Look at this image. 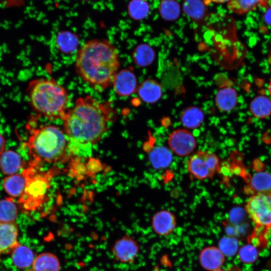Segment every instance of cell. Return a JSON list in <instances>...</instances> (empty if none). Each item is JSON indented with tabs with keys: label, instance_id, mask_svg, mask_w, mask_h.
Instances as JSON below:
<instances>
[{
	"label": "cell",
	"instance_id": "obj_7",
	"mask_svg": "<svg viewBox=\"0 0 271 271\" xmlns=\"http://www.w3.org/2000/svg\"><path fill=\"white\" fill-rule=\"evenodd\" d=\"M219 158L213 153L198 151L189 157L187 162V170L189 175L198 180L213 178L220 170Z\"/></svg>",
	"mask_w": 271,
	"mask_h": 271
},
{
	"label": "cell",
	"instance_id": "obj_39",
	"mask_svg": "<svg viewBox=\"0 0 271 271\" xmlns=\"http://www.w3.org/2000/svg\"><path fill=\"white\" fill-rule=\"evenodd\" d=\"M214 271H231V270H225V269L220 268V269H217V270H214Z\"/></svg>",
	"mask_w": 271,
	"mask_h": 271
},
{
	"label": "cell",
	"instance_id": "obj_12",
	"mask_svg": "<svg viewBox=\"0 0 271 271\" xmlns=\"http://www.w3.org/2000/svg\"><path fill=\"white\" fill-rule=\"evenodd\" d=\"M112 86L118 96H129L137 90L136 75L129 69L121 70L116 74Z\"/></svg>",
	"mask_w": 271,
	"mask_h": 271
},
{
	"label": "cell",
	"instance_id": "obj_16",
	"mask_svg": "<svg viewBox=\"0 0 271 271\" xmlns=\"http://www.w3.org/2000/svg\"><path fill=\"white\" fill-rule=\"evenodd\" d=\"M22 166L21 157L14 151L7 150L0 156V170L5 175L17 174Z\"/></svg>",
	"mask_w": 271,
	"mask_h": 271
},
{
	"label": "cell",
	"instance_id": "obj_18",
	"mask_svg": "<svg viewBox=\"0 0 271 271\" xmlns=\"http://www.w3.org/2000/svg\"><path fill=\"white\" fill-rule=\"evenodd\" d=\"M184 13L196 22H202L207 17L208 9L203 0H183Z\"/></svg>",
	"mask_w": 271,
	"mask_h": 271
},
{
	"label": "cell",
	"instance_id": "obj_4",
	"mask_svg": "<svg viewBox=\"0 0 271 271\" xmlns=\"http://www.w3.org/2000/svg\"><path fill=\"white\" fill-rule=\"evenodd\" d=\"M27 95L33 109L50 120H62L67 111V91L53 79L32 80L27 88Z\"/></svg>",
	"mask_w": 271,
	"mask_h": 271
},
{
	"label": "cell",
	"instance_id": "obj_21",
	"mask_svg": "<svg viewBox=\"0 0 271 271\" xmlns=\"http://www.w3.org/2000/svg\"><path fill=\"white\" fill-rule=\"evenodd\" d=\"M172 152L164 146H158L152 150L149 156L150 163L155 169L161 170L168 167L173 160Z\"/></svg>",
	"mask_w": 271,
	"mask_h": 271
},
{
	"label": "cell",
	"instance_id": "obj_25",
	"mask_svg": "<svg viewBox=\"0 0 271 271\" xmlns=\"http://www.w3.org/2000/svg\"><path fill=\"white\" fill-rule=\"evenodd\" d=\"M155 58L154 50L149 45L146 43L138 45L132 53L133 63L140 67L150 66L154 62Z\"/></svg>",
	"mask_w": 271,
	"mask_h": 271
},
{
	"label": "cell",
	"instance_id": "obj_5",
	"mask_svg": "<svg viewBox=\"0 0 271 271\" xmlns=\"http://www.w3.org/2000/svg\"><path fill=\"white\" fill-rule=\"evenodd\" d=\"M40 167L29 163L22 172L26 185L19 198V203L21 208L26 212L37 211L46 202L51 181L61 171L56 167L47 171H42Z\"/></svg>",
	"mask_w": 271,
	"mask_h": 271
},
{
	"label": "cell",
	"instance_id": "obj_2",
	"mask_svg": "<svg viewBox=\"0 0 271 271\" xmlns=\"http://www.w3.org/2000/svg\"><path fill=\"white\" fill-rule=\"evenodd\" d=\"M119 66L117 49L106 39H92L85 42L78 49L75 63L80 78L98 91L112 86Z\"/></svg>",
	"mask_w": 271,
	"mask_h": 271
},
{
	"label": "cell",
	"instance_id": "obj_32",
	"mask_svg": "<svg viewBox=\"0 0 271 271\" xmlns=\"http://www.w3.org/2000/svg\"><path fill=\"white\" fill-rule=\"evenodd\" d=\"M239 246L238 240L232 236H224L218 242V248L224 256L231 257L237 252Z\"/></svg>",
	"mask_w": 271,
	"mask_h": 271
},
{
	"label": "cell",
	"instance_id": "obj_36",
	"mask_svg": "<svg viewBox=\"0 0 271 271\" xmlns=\"http://www.w3.org/2000/svg\"><path fill=\"white\" fill-rule=\"evenodd\" d=\"M264 18L266 23L268 25H271V9L266 12Z\"/></svg>",
	"mask_w": 271,
	"mask_h": 271
},
{
	"label": "cell",
	"instance_id": "obj_26",
	"mask_svg": "<svg viewBox=\"0 0 271 271\" xmlns=\"http://www.w3.org/2000/svg\"><path fill=\"white\" fill-rule=\"evenodd\" d=\"M26 181L23 174H15L9 175L3 180V186L12 197H20L25 187Z\"/></svg>",
	"mask_w": 271,
	"mask_h": 271
},
{
	"label": "cell",
	"instance_id": "obj_34",
	"mask_svg": "<svg viewBox=\"0 0 271 271\" xmlns=\"http://www.w3.org/2000/svg\"><path fill=\"white\" fill-rule=\"evenodd\" d=\"M88 175L94 176L102 170V165L98 159L91 158L85 163Z\"/></svg>",
	"mask_w": 271,
	"mask_h": 271
},
{
	"label": "cell",
	"instance_id": "obj_11",
	"mask_svg": "<svg viewBox=\"0 0 271 271\" xmlns=\"http://www.w3.org/2000/svg\"><path fill=\"white\" fill-rule=\"evenodd\" d=\"M175 215L168 210H161L155 213L152 218L151 225L154 232L161 236L172 234L177 226Z\"/></svg>",
	"mask_w": 271,
	"mask_h": 271
},
{
	"label": "cell",
	"instance_id": "obj_31",
	"mask_svg": "<svg viewBox=\"0 0 271 271\" xmlns=\"http://www.w3.org/2000/svg\"><path fill=\"white\" fill-rule=\"evenodd\" d=\"M259 249L254 244L248 242L247 244L244 245L239 249V258L244 263H253L256 261L258 257Z\"/></svg>",
	"mask_w": 271,
	"mask_h": 271
},
{
	"label": "cell",
	"instance_id": "obj_8",
	"mask_svg": "<svg viewBox=\"0 0 271 271\" xmlns=\"http://www.w3.org/2000/svg\"><path fill=\"white\" fill-rule=\"evenodd\" d=\"M168 145L173 154L185 157L193 153L197 142L192 132L187 129L178 128L170 134Z\"/></svg>",
	"mask_w": 271,
	"mask_h": 271
},
{
	"label": "cell",
	"instance_id": "obj_3",
	"mask_svg": "<svg viewBox=\"0 0 271 271\" xmlns=\"http://www.w3.org/2000/svg\"><path fill=\"white\" fill-rule=\"evenodd\" d=\"M29 130L26 144L31 159L29 164L40 166L70 160L69 140L63 129L47 124Z\"/></svg>",
	"mask_w": 271,
	"mask_h": 271
},
{
	"label": "cell",
	"instance_id": "obj_14",
	"mask_svg": "<svg viewBox=\"0 0 271 271\" xmlns=\"http://www.w3.org/2000/svg\"><path fill=\"white\" fill-rule=\"evenodd\" d=\"M137 90L139 97L148 103L157 102L163 94L161 85L153 79H147L143 81Z\"/></svg>",
	"mask_w": 271,
	"mask_h": 271
},
{
	"label": "cell",
	"instance_id": "obj_37",
	"mask_svg": "<svg viewBox=\"0 0 271 271\" xmlns=\"http://www.w3.org/2000/svg\"><path fill=\"white\" fill-rule=\"evenodd\" d=\"M211 1L215 3L223 4L225 3H228L230 0H211Z\"/></svg>",
	"mask_w": 271,
	"mask_h": 271
},
{
	"label": "cell",
	"instance_id": "obj_27",
	"mask_svg": "<svg viewBox=\"0 0 271 271\" xmlns=\"http://www.w3.org/2000/svg\"><path fill=\"white\" fill-rule=\"evenodd\" d=\"M249 108L254 117L266 118L271 115V100L265 95H258L252 100Z\"/></svg>",
	"mask_w": 271,
	"mask_h": 271
},
{
	"label": "cell",
	"instance_id": "obj_20",
	"mask_svg": "<svg viewBox=\"0 0 271 271\" xmlns=\"http://www.w3.org/2000/svg\"><path fill=\"white\" fill-rule=\"evenodd\" d=\"M11 260L17 268L24 269L32 265L35 256L28 246L20 244L11 253Z\"/></svg>",
	"mask_w": 271,
	"mask_h": 271
},
{
	"label": "cell",
	"instance_id": "obj_28",
	"mask_svg": "<svg viewBox=\"0 0 271 271\" xmlns=\"http://www.w3.org/2000/svg\"><path fill=\"white\" fill-rule=\"evenodd\" d=\"M158 11L162 19L167 21H174L180 15L181 7L176 0H162Z\"/></svg>",
	"mask_w": 271,
	"mask_h": 271
},
{
	"label": "cell",
	"instance_id": "obj_6",
	"mask_svg": "<svg viewBox=\"0 0 271 271\" xmlns=\"http://www.w3.org/2000/svg\"><path fill=\"white\" fill-rule=\"evenodd\" d=\"M245 209L254 224L248 242L259 249L266 248L271 228V191L252 195L245 204Z\"/></svg>",
	"mask_w": 271,
	"mask_h": 271
},
{
	"label": "cell",
	"instance_id": "obj_40",
	"mask_svg": "<svg viewBox=\"0 0 271 271\" xmlns=\"http://www.w3.org/2000/svg\"><path fill=\"white\" fill-rule=\"evenodd\" d=\"M84 1H90V0H84Z\"/></svg>",
	"mask_w": 271,
	"mask_h": 271
},
{
	"label": "cell",
	"instance_id": "obj_9",
	"mask_svg": "<svg viewBox=\"0 0 271 271\" xmlns=\"http://www.w3.org/2000/svg\"><path fill=\"white\" fill-rule=\"evenodd\" d=\"M114 259L122 263H133L140 252L138 242L131 236L125 234L117 239L111 248Z\"/></svg>",
	"mask_w": 271,
	"mask_h": 271
},
{
	"label": "cell",
	"instance_id": "obj_38",
	"mask_svg": "<svg viewBox=\"0 0 271 271\" xmlns=\"http://www.w3.org/2000/svg\"><path fill=\"white\" fill-rule=\"evenodd\" d=\"M268 89L269 93L270 95H271V81L269 83Z\"/></svg>",
	"mask_w": 271,
	"mask_h": 271
},
{
	"label": "cell",
	"instance_id": "obj_1",
	"mask_svg": "<svg viewBox=\"0 0 271 271\" xmlns=\"http://www.w3.org/2000/svg\"><path fill=\"white\" fill-rule=\"evenodd\" d=\"M114 115L109 103L90 95L78 98L62 119L63 130L69 140L82 145H94L106 132Z\"/></svg>",
	"mask_w": 271,
	"mask_h": 271
},
{
	"label": "cell",
	"instance_id": "obj_19",
	"mask_svg": "<svg viewBox=\"0 0 271 271\" xmlns=\"http://www.w3.org/2000/svg\"><path fill=\"white\" fill-rule=\"evenodd\" d=\"M204 113L199 107L190 106L183 110L180 116V121L186 129L198 128L204 120Z\"/></svg>",
	"mask_w": 271,
	"mask_h": 271
},
{
	"label": "cell",
	"instance_id": "obj_13",
	"mask_svg": "<svg viewBox=\"0 0 271 271\" xmlns=\"http://www.w3.org/2000/svg\"><path fill=\"white\" fill-rule=\"evenodd\" d=\"M198 260L203 268L214 271L221 268L225 262V256L218 247L208 246L200 250Z\"/></svg>",
	"mask_w": 271,
	"mask_h": 271
},
{
	"label": "cell",
	"instance_id": "obj_29",
	"mask_svg": "<svg viewBox=\"0 0 271 271\" xmlns=\"http://www.w3.org/2000/svg\"><path fill=\"white\" fill-rule=\"evenodd\" d=\"M18 210L13 197H7L0 200V222H15Z\"/></svg>",
	"mask_w": 271,
	"mask_h": 271
},
{
	"label": "cell",
	"instance_id": "obj_10",
	"mask_svg": "<svg viewBox=\"0 0 271 271\" xmlns=\"http://www.w3.org/2000/svg\"><path fill=\"white\" fill-rule=\"evenodd\" d=\"M19 236V227L16 222H0V256L11 254L20 244Z\"/></svg>",
	"mask_w": 271,
	"mask_h": 271
},
{
	"label": "cell",
	"instance_id": "obj_33",
	"mask_svg": "<svg viewBox=\"0 0 271 271\" xmlns=\"http://www.w3.org/2000/svg\"><path fill=\"white\" fill-rule=\"evenodd\" d=\"M70 175L78 180H82L88 176L85 164L78 159H73L71 161Z\"/></svg>",
	"mask_w": 271,
	"mask_h": 271
},
{
	"label": "cell",
	"instance_id": "obj_35",
	"mask_svg": "<svg viewBox=\"0 0 271 271\" xmlns=\"http://www.w3.org/2000/svg\"><path fill=\"white\" fill-rule=\"evenodd\" d=\"M5 138L0 133V156L5 151Z\"/></svg>",
	"mask_w": 271,
	"mask_h": 271
},
{
	"label": "cell",
	"instance_id": "obj_17",
	"mask_svg": "<svg viewBox=\"0 0 271 271\" xmlns=\"http://www.w3.org/2000/svg\"><path fill=\"white\" fill-rule=\"evenodd\" d=\"M79 44L78 36L69 31H62L56 37V45L58 50L64 54H70L76 51Z\"/></svg>",
	"mask_w": 271,
	"mask_h": 271
},
{
	"label": "cell",
	"instance_id": "obj_23",
	"mask_svg": "<svg viewBox=\"0 0 271 271\" xmlns=\"http://www.w3.org/2000/svg\"><path fill=\"white\" fill-rule=\"evenodd\" d=\"M269 0H230L227 3L228 10L235 14L244 15L258 8L266 6Z\"/></svg>",
	"mask_w": 271,
	"mask_h": 271
},
{
	"label": "cell",
	"instance_id": "obj_22",
	"mask_svg": "<svg viewBox=\"0 0 271 271\" xmlns=\"http://www.w3.org/2000/svg\"><path fill=\"white\" fill-rule=\"evenodd\" d=\"M33 271H60V263L57 256L50 252L36 256L32 264Z\"/></svg>",
	"mask_w": 271,
	"mask_h": 271
},
{
	"label": "cell",
	"instance_id": "obj_30",
	"mask_svg": "<svg viewBox=\"0 0 271 271\" xmlns=\"http://www.w3.org/2000/svg\"><path fill=\"white\" fill-rule=\"evenodd\" d=\"M150 11V5L146 0H131L127 6L129 16L136 21L145 19Z\"/></svg>",
	"mask_w": 271,
	"mask_h": 271
},
{
	"label": "cell",
	"instance_id": "obj_15",
	"mask_svg": "<svg viewBox=\"0 0 271 271\" xmlns=\"http://www.w3.org/2000/svg\"><path fill=\"white\" fill-rule=\"evenodd\" d=\"M237 93L232 87L224 86L220 88L215 97V103L217 108L222 111H229L236 106Z\"/></svg>",
	"mask_w": 271,
	"mask_h": 271
},
{
	"label": "cell",
	"instance_id": "obj_24",
	"mask_svg": "<svg viewBox=\"0 0 271 271\" xmlns=\"http://www.w3.org/2000/svg\"><path fill=\"white\" fill-rule=\"evenodd\" d=\"M271 191V174L258 172L253 174L247 187V192L253 194Z\"/></svg>",
	"mask_w": 271,
	"mask_h": 271
}]
</instances>
